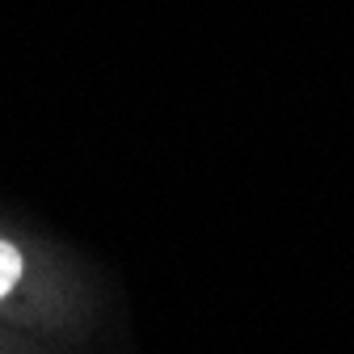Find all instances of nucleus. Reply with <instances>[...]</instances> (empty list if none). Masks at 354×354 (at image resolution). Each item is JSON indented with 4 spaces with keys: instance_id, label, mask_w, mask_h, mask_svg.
Returning a JSON list of instances; mask_svg holds the SVG:
<instances>
[{
    "instance_id": "nucleus-1",
    "label": "nucleus",
    "mask_w": 354,
    "mask_h": 354,
    "mask_svg": "<svg viewBox=\"0 0 354 354\" xmlns=\"http://www.w3.org/2000/svg\"><path fill=\"white\" fill-rule=\"evenodd\" d=\"M17 274H21V253H17L9 241H0V299L13 291Z\"/></svg>"
}]
</instances>
